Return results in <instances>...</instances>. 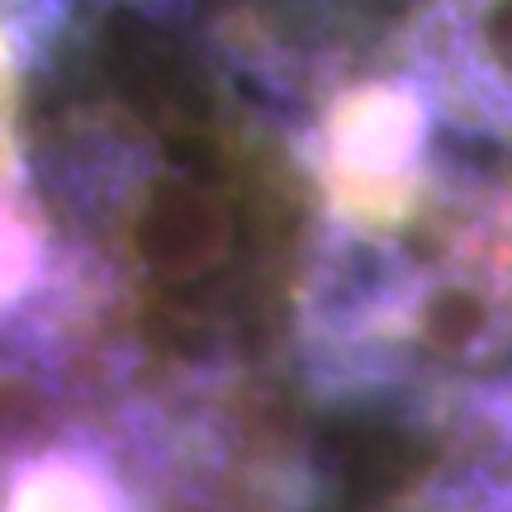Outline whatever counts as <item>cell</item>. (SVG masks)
I'll use <instances>...</instances> for the list:
<instances>
[{
  "instance_id": "6da1fadb",
  "label": "cell",
  "mask_w": 512,
  "mask_h": 512,
  "mask_svg": "<svg viewBox=\"0 0 512 512\" xmlns=\"http://www.w3.org/2000/svg\"><path fill=\"white\" fill-rule=\"evenodd\" d=\"M285 256L209 0H0V512H247Z\"/></svg>"
},
{
  "instance_id": "7a4b0ae2",
  "label": "cell",
  "mask_w": 512,
  "mask_h": 512,
  "mask_svg": "<svg viewBox=\"0 0 512 512\" xmlns=\"http://www.w3.org/2000/svg\"><path fill=\"white\" fill-rule=\"evenodd\" d=\"M271 138L304 427L512 408V0H209Z\"/></svg>"
},
{
  "instance_id": "3957f363",
  "label": "cell",
  "mask_w": 512,
  "mask_h": 512,
  "mask_svg": "<svg viewBox=\"0 0 512 512\" xmlns=\"http://www.w3.org/2000/svg\"><path fill=\"white\" fill-rule=\"evenodd\" d=\"M299 512H512V413L318 432Z\"/></svg>"
}]
</instances>
